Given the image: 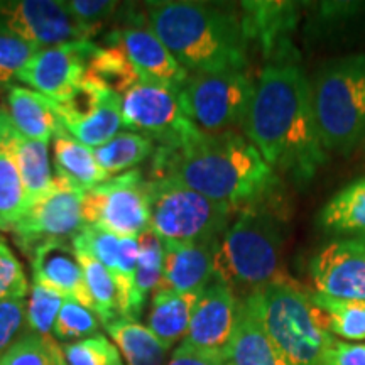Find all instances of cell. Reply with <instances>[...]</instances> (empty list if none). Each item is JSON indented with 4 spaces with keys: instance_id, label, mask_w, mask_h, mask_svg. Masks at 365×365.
<instances>
[{
    "instance_id": "6da1fadb",
    "label": "cell",
    "mask_w": 365,
    "mask_h": 365,
    "mask_svg": "<svg viewBox=\"0 0 365 365\" xmlns=\"http://www.w3.org/2000/svg\"><path fill=\"white\" fill-rule=\"evenodd\" d=\"M240 129L274 171L296 182L312 181L328 161L299 59L266 63Z\"/></svg>"
},
{
    "instance_id": "7a4b0ae2",
    "label": "cell",
    "mask_w": 365,
    "mask_h": 365,
    "mask_svg": "<svg viewBox=\"0 0 365 365\" xmlns=\"http://www.w3.org/2000/svg\"><path fill=\"white\" fill-rule=\"evenodd\" d=\"M149 180H170L215 202L254 207L279 186V176L244 134L196 129L180 143L156 145Z\"/></svg>"
},
{
    "instance_id": "3957f363",
    "label": "cell",
    "mask_w": 365,
    "mask_h": 365,
    "mask_svg": "<svg viewBox=\"0 0 365 365\" xmlns=\"http://www.w3.org/2000/svg\"><path fill=\"white\" fill-rule=\"evenodd\" d=\"M145 24L186 71H244L249 44L240 17L225 7L186 0L149 2Z\"/></svg>"
},
{
    "instance_id": "277c9868",
    "label": "cell",
    "mask_w": 365,
    "mask_h": 365,
    "mask_svg": "<svg viewBox=\"0 0 365 365\" xmlns=\"http://www.w3.org/2000/svg\"><path fill=\"white\" fill-rule=\"evenodd\" d=\"M281 227L266 210L245 207L220 235L213 261L215 281L232 289H261L282 277Z\"/></svg>"
},
{
    "instance_id": "5b68a950",
    "label": "cell",
    "mask_w": 365,
    "mask_h": 365,
    "mask_svg": "<svg viewBox=\"0 0 365 365\" xmlns=\"http://www.w3.org/2000/svg\"><path fill=\"white\" fill-rule=\"evenodd\" d=\"M309 85L323 148L327 153H352L365 139V54L331 59Z\"/></svg>"
},
{
    "instance_id": "8992f818",
    "label": "cell",
    "mask_w": 365,
    "mask_h": 365,
    "mask_svg": "<svg viewBox=\"0 0 365 365\" xmlns=\"http://www.w3.org/2000/svg\"><path fill=\"white\" fill-rule=\"evenodd\" d=\"M267 335L291 365H323L336 339L327 330L312 296L293 281H277L254 291Z\"/></svg>"
},
{
    "instance_id": "52a82bcc",
    "label": "cell",
    "mask_w": 365,
    "mask_h": 365,
    "mask_svg": "<svg viewBox=\"0 0 365 365\" xmlns=\"http://www.w3.org/2000/svg\"><path fill=\"white\" fill-rule=\"evenodd\" d=\"M149 230L159 239L202 244L220 239L235 207L170 180H149Z\"/></svg>"
},
{
    "instance_id": "ba28073f",
    "label": "cell",
    "mask_w": 365,
    "mask_h": 365,
    "mask_svg": "<svg viewBox=\"0 0 365 365\" xmlns=\"http://www.w3.org/2000/svg\"><path fill=\"white\" fill-rule=\"evenodd\" d=\"M255 91L245 71L196 73L180 88V103L196 129L207 134L242 127Z\"/></svg>"
},
{
    "instance_id": "9c48e42d",
    "label": "cell",
    "mask_w": 365,
    "mask_h": 365,
    "mask_svg": "<svg viewBox=\"0 0 365 365\" xmlns=\"http://www.w3.org/2000/svg\"><path fill=\"white\" fill-rule=\"evenodd\" d=\"M148 186L144 173L132 170L85 191L81 200L85 225L137 239L149 230Z\"/></svg>"
},
{
    "instance_id": "30bf717a",
    "label": "cell",
    "mask_w": 365,
    "mask_h": 365,
    "mask_svg": "<svg viewBox=\"0 0 365 365\" xmlns=\"http://www.w3.org/2000/svg\"><path fill=\"white\" fill-rule=\"evenodd\" d=\"M83 193L61 178L54 176L53 186L27 205L26 212L12 227L16 245L29 257L38 245L49 240L70 242L86 227L81 213Z\"/></svg>"
},
{
    "instance_id": "8fae6325",
    "label": "cell",
    "mask_w": 365,
    "mask_h": 365,
    "mask_svg": "<svg viewBox=\"0 0 365 365\" xmlns=\"http://www.w3.org/2000/svg\"><path fill=\"white\" fill-rule=\"evenodd\" d=\"M180 90L143 80L122 95V124L130 132L171 145L193 134L196 127L182 112Z\"/></svg>"
},
{
    "instance_id": "7c38bea8",
    "label": "cell",
    "mask_w": 365,
    "mask_h": 365,
    "mask_svg": "<svg viewBox=\"0 0 365 365\" xmlns=\"http://www.w3.org/2000/svg\"><path fill=\"white\" fill-rule=\"evenodd\" d=\"M0 26L34 49L91 41L102 31L75 21L61 0H6L0 2Z\"/></svg>"
},
{
    "instance_id": "4fadbf2b",
    "label": "cell",
    "mask_w": 365,
    "mask_h": 365,
    "mask_svg": "<svg viewBox=\"0 0 365 365\" xmlns=\"http://www.w3.org/2000/svg\"><path fill=\"white\" fill-rule=\"evenodd\" d=\"M127 12L129 14L124 17L127 24L115 27L103 36V46H115L120 49L144 80L180 90L188 80V71L149 29L144 16L135 14L130 7Z\"/></svg>"
},
{
    "instance_id": "5bb4252c",
    "label": "cell",
    "mask_w": 365,
    "mask_h": 365,
    "mask_svg": "<svg viewBox=\"0 0 365 365\" xmlns=\"http://www.w3.org/2000/svg\"><path fill=\"white\" fill-rule=\"evenodd\" d=\"M97 48L93 41H71L38 49L21 70L17 81L58 102L81 83Z\"/></svg>"
},
{
    "instance_id": "9a60e30c",
    "label": "cell",
    "mask_w": 365,
    "mask_h": 365,
    "mask_svg": "<svg viewBox=\"0 0 365 365\" xmlns=\"http://www.w3.org/2000/svg\"><path fill=\"white\" fill-rule=\"evenodd\" d=\"M240 26L247 44L254 43L267 63L299 59L293 36L299 19L296 2H269L252 0L242 2Z\"/></svg>"
},
{
    "instance_id": "2e32d148",
    "label": "cell",
    "mask_w": 365,
    "mask_h": 365,
    "mask_svg": "<svg viewBox=\"0 0 365 365\" xmlns=\"http://www.w3.org/2000/svg\"><path fill=\"white\" fill-rule=\"evenodd\" d=\"M317 293L365 301V239H333L309 262Z\"/></svg>"
},
{
    "instance_id": "e0dca14e",
    "label": "cell",
    "mask_w": 365,
    "mask_h": 365,
    "mask_svg": "<svg viewBox=\"0 0 365 365\" xmlns=\"http://www.w3.org/2000/svg\"><path fill=\"white\" fill-rule=\"evenodd\" d=\"M240 299L230 286L213 279L205 287L191 317L182 345L222 354L234 333Z\"/></svg>"
},
{
    "instance_id": "ac0fdd59",
    "label": "cell",
    "mask_w": 365,
    "mask_h": 365,
    "mask_svg": "<svg viewBox=\"0 0 365 365\" xmlns=\"http://www.w3.org/2000/svg\"><path fill=\"white\" fill-rule=\"evenodd\" d=\"M29 259L33 267V282L61 294L65 299L76 301L93 312V301L86 287L83 267L70 242H44L33 250Z\"/></svg>"
},
{
    "instance_id": "d6986e66",
    "label": "cell",
    "mask_w": 365,
    "mask_h": 365,
    "mask_svg": "<svg viewBox=\"0 0 365 365\" xmlns=\"http://www.w3.org/2000/svg\"><path fill=\"white\" fill-rule=\"evenodd\" d=\"M164 242V271L158 291L163 293H202L213 276L217 240L202 244Z\"/></svg>"
},
{
    "instance_id": "ffe728a7",
    "label": "cell",
    "mask_w": 365,
    "mask_h": 365,
    "mask_svg": "<svg viewBox=\"0 0 365 365\" xmlns=\"http://www.w3.org/2000/svg\"><path fill=\"white\" fill-rule=\"evenodd\" d=\"M222 359L225 365H291L267 335L254 293L240 299L234 333Z\"/></svg>"
},
{
    "instance_id": "44dd1931",
    "label": "cell",
    "mask_w": 365,
    "mask_h": 365,
    "mask_svg": "<svg viewBox=\"0 0 365 365\" xmlns=\"http://www.w3.org/2000/svg\"><path fill=\"white\" fill-rule=\"evenodd\" d=\"M6 108L14 129L31 140L49 144L63 127L51 100L24 86L7 88Z\"/></svg>"
},
{
    "instance_id": "7402d4cb",
    "label": "cell",
    "mask_w": 365,
    "mask_h": 365,
    "mask_svg": "<svg viewBox=\"0 0 365 365\" xmlns=\"http://www.w3.org/2000/svg\"><path fill=\"white\" fill-rule=\"evenodd\" d=\"M14 129L6 103H0V230L11 232L26 212L27 198L14 150Z\"/></svg>"
},
{
    "instance_id": "603a6c76",
    "label": "cell",
    "mask_w": 365,
    "mask_h": 365,
    "mask_svg": "<svg viewBox=\"0 0 365 365\" xmlns=\"http://www.w3.org/2000/svg\"><path fill=\"white\" fill-rule=\"evenodd\" d=\"M53 158L56 170L54 176L61 178L81 193L110 180L95 159L93 149L76 140L63 127L53 137Z\"/></svg>"
},
{
    "instance_id": "cb8c5ba5",
    "label": "cell",
    "mask_w": 365,
    "mask_h": 365,
    "mask_svg": "<svg viewBox=\"0 0 365 365\" xmlns=\"http://www.w3.org/2000/svg\"><path fill=\"white\" fill-rule=\"evenodd\" d=\"M318 227L335 239H365V176L340 190L322 208Z\"/></svg>"
},
{
    "instance_id": "d4e9b609",
    "label": "cell",
    "mask_w": 365,
    "mask_h": 365,
    "mask_svg": "<svg viewBox=\"0 0 365 365\" xmlns=\"http://www.w3.org/2000/svg\"><path fill=\"white\" fill-rule=\"evenodd\" d=\"M203 293V291H202ZM202 293H158L153 294L148 317V328L168 349L185 340L191 317Z\"/></svg>"
},
{
    "instance_id": "484cf974",
    "label": "cell",
    "mask_w": 365,
    "mask_h": 365,
    "mask_svg": "<svg viewBox=\"0 0 365 365\" xmlns=\"http://www.w3.org/2000/svg\"><path fill=\"white\" fill-rule=\"evenodd\" d=\"M103 327L125 365H166L170 349L137 319L118 318Z\"/></svg>"
},
{
    "instance_id": "4316f807",
    "label": "cell",
    "mask_w": 365,
    "mask_h": 365,
    "mask_svg": "<svg viewBox=\"0 0 365 365\" xmlns=\"http://www.w3.org/2000/svg\"><path fill=\"white\" fill-rule=\"evenodd\" d=\"M14 150H16V161L26 191L27 205H29L53 186L54 176L49 163V144L27 139L16 130Z\"/></svg>"
},
{
    "instance_id": "83f0119b",
    "label": "cell",
    "mask_w": 365,
    "mask_h": 365,
    "mask_svg": "<svg viewBox=\"0 0 365 365\" xmlns=\"http://www.w3.org/2000/svg\"><path fill=\"white\" fill-rule=\"evenodd\" d=\"M156 143L137 132H118L107 144L93 149L95 159L108 176L137 170L140 163L153 158Z\"/></svg>"
},
{
    "instance_id": "f1b7e54d",
    "label": "cell",
    "mask_w": 365,
    "mask_h": 365,
    "mask_svg": "<svg viewBox=\"0 0 365 365\" xmlns=\"http://www.w3.org/2000/svg\"><path fill=\"white\" fill-rule=\"evenodd\" d=\"M75 252L83 267L86 287H88L90 298L93 301V312L97 313L98 319H102L103 325H107L113 319L125 318L124 298L110 271L91 255L78 252V250Z\"/></svg>"
},
{
    "instance_id": "f546056e",
    "label": "cell",
    "mask_w": 365,
    "mask_h": 365,
    "mask_svg": "<svg viewBox=\"0 0 365 365\" xmlns=\"http://www.w3.org/2000/svg\"><path fill=\"white\" fill-rule=\"evenodd\" d=\"M313 304L323 313L327 330L350 341L365 340V301L313 293Z\"/></svg>"
},
{
    "instance_id": "4dcf8cb0",
    "label": "cell",
    "mask_w": 365,
    "mask_h": 365,
    "mask_svg": "<svg viewBox=\"0 0 365 365\" xmlns=\"http://www.w3.org/2000/svg\"><path fill=\"white\" fill-rule=\"evenodd\" d=\"M86 76L97 80L98 83L115 91L120 97L127 90L144 80L120 49L115 46L100 44L90 59Z\"/></svg>"
},
{
    "instance_id": "1f68e13d",
    "label": "cell",
    "mask_w": 365,
    "mask_h": 365,
    "mask_svg": "<svg viewBox=\"0 0 365 365\" xmlns=\"http://www.w3.org/2000/svg\"><path fill=\"white\" fill-rule=\"evenodd\" d=\"M139 240V261H137L134 296L137 313H143L149 294H154L164 271V242L153 230H145L137 237Z\"/></svg>"
},
{
    "instance_id": "d6a6232c",
    "label": "cell",
    "mask_w": 365,
    "mask_h": 365,
    "mask_svg": "<svg viewBox=\"0 0 365 365\" xmlns=\"http://www.w3.org/2000/svg\"><path fill=\"white\" fill-rule=\"evenodd\" d=\"M0 365H68L63 346L51 335L27 333L0 355Z\"/></svg>"
},
{
    "instance_id": "836d02e7",
    "label": "cell",
    "mask_w": 365,
    "mask_h": 365,
    "mask_svg": "<svg viewBox=\"0 0 365 365\" xmlns=\"http://www.w3.org/2000/svg\"><path fill=\"white\" fill-rule=\"evenodd\" d=\"M65 298L48 287L36 284L29 287L26 303V323L36 335L49 336Z\"/></svg>"
},
{
    "instance_id": "e575fe53",
    "label": "cell",
    "mask_w": 365,
    "mask_h": 365,
    "mask_svg": "<svg viewBox=\"0 0 365 365\" xmlns=\"http://www.w3.org/2000/svg\"><path fill=\"white\" fill-rule=\"evenodd\" d=\"M98 317L97 313L85 308L83 304L73 299H65L54 323L53 335L61 341L83 340L98 335Z\"/></svg>"
},
{
    "instance_id": "d590c367",
    "label": "cell",
    "mask_w": 365,
    "mask_h": 365,
    "mask_svg": "<svg viewBox=\"0 0 365 365\" xmlns=\"http://www.w3.org/2000/svg\"><path fill=\"white\" fill-rule=\"evenodd\" d=\"M63 354L68 365H125L117 345L100 333L63 345Z\"/></svg>"
},
{
    "instance_id": "8d00e7d4",
    "label": "cell",
    "mask_w": 365,
    "mask_h": 365,
    "mask_svg": "<svg viewBox=\"0 0 365 365\" xmlns=\"http://www.w3.org/2000/svg\"><path fill=\"white\" fill-rule=\"evenodd\" d=\"M36 51L38 49L16 38L6 27L0 26V88L4 86L11 88L22 68L29 63Z\"/></svg>"
},
{
    "instance_id": "74e56055",
    "label": "cell",
    "mask_w": 365,
    "mask_h": 365,
    "mask_svg": "<svg viewBox=\"0 0 365 365\" xmlns=\"http://www.w3.org/2000/svg\"><path fill=\"white\" fill-rule=\"evenodd\" d=\"M29 293V282L22 264L7 240L0 237V303L12 299H24Z\"/></svg>"
},
{
    "instance_id": "f35d334b",
    "label": "cell",
    "mask_w": 365,
    "mask_h": 365,
    "mask_svg": "<svg viewBox=\"0 0 365 365\" xmlns=\"http://www.w3.org/2000/svg\"><path fill=\"white\" fill-rule=\"evenodd\" d=\"M61 2L73 19L100 31L120 12V4L113 0H61Z\"/></svg>"
},
{
    "instance_id": "ab89813d",
    "label": "cell",
    "mask_w": 365,
    "mask_h": 365,
    "mask_svg": "<svg viewBox=\"0 0 365 365\" xmlns=\"http://www.w3.org/2000/svg\"><path fill=\"white\" fill-rule=\"evenodd\" d=\"M26 323L24 299H12L0 303V355L19 339Z\"/></svg>"
},
{
    "instance_id": "60d3db41",
    "label": "cell",
    "mask_w": 365,
    "mask_h": 365,
    "mask_svg": "<svg viewBox=\"0 0 365 365\" xmlns=\"http://www.w3.org/2000/svg\"><path fill=\"white\" fill-rule=\"evenodd\" d=\"M323 365H365V344L335 340L327 350Z\"/></svg>"
},
{
    "instance_id": "b9f144b4",
    "label": "cell",
    "mask_w": 365,
    "mask_h": 365,
    "mask_svg": "<svg viewBox=\"0 0 365 365\" xmlns=\"http://www.w3.org/2000/svg\"><path fill=\"white\" fill-rule=\"evenodd\" d=\"M166 365H225L222 354L203 352L180 344L168 360Z\"/></svg>"
}]
</instances>
